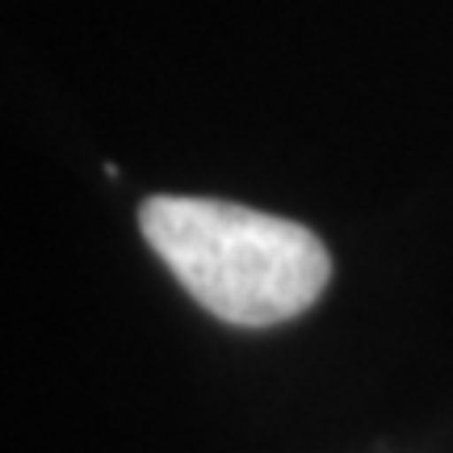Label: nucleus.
<instances>
[{
	"mask_svg": "<svg viewBox=\"0 0 453 453\" xmlns=\"http://www.w3.org/2000/svg\"><path fill=\"white\" fill-rule=\"evenodd\" d=\"M139 226L197 307L235 327L303 315L332 277L315 231L235 202L160 194L143 202Z\"/></svg>",
	"mask_w": 453,
	"mask_h": 453,
	"instance_id": "1",
	"label": "nucleus"
}]
</instances>
